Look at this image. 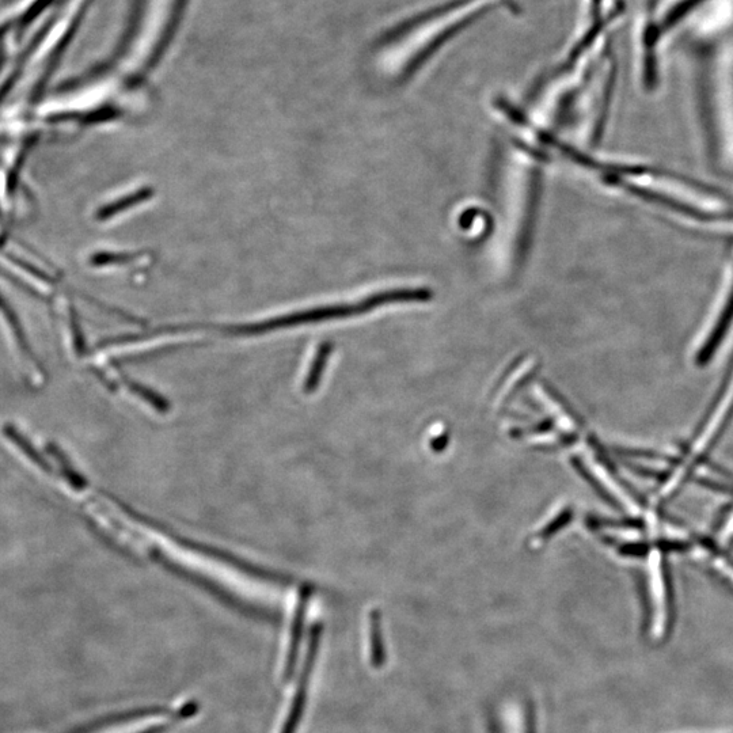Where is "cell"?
I'll use <instances>...</instances> for the list:
<instances>
[{
  "label": "cell",
  "mask_w": 733,
  "mask_h": 733,
  "mask_svg": "<svg viewBox=\"0 0 733 733\" xmlns=\"http://www.w3.org/2000/svg\"><path fill=\"white\" fill-rule=\"evenodd\" d=\"M571 520L572 510H565L564 512H562L561 515H558L552 523L548 524V526H546L545 529L541 531V534H539V538L548 539L549 537H552L553 534H556L557 531H560L562 527H564L565 524L571 522Z\"/></svg>",
  "instance_id": "4"
},
{
  "label": "cell",
  "mask_w": 733,
  "mask_h": 733,
  "mask_svg": "<svg viewBox=\"0 0 733 733\" xmlns=\"http://www.w3.org/2000/svg\"><path fill=\"white\" fill-rule=\"evenodd\" d=\"M332 348V345L325 343L322 344L321 347L318 348L317 353H315L313 366H311L309 374H307L305 385H303V391H305L306 394L314 393V391L317 390L322 374H324L326 363H328L330 352H332Z\"/></svg>",
  "instance_id": "1"
},
{
  "label": "cell",
  "mask_w": 733,
  "mask_h": 733,
  "mask_svg": "<svg viewBox=\"0 0 733 733\" xmlns=\"http://www.w3.org/2000/svg\"><path fill=\"white\" fill-rule=\"evenodd\" d=\"M124 383L132 393L138 394L140 398H143L144 401L148 402V404L153 406L155 410H158L159 413L169 412V402H167L165 398L159 396V394L154 393L153 390L147 389L146 386L139 385V383L128 381V379H124Z\"/></svg>",
  "instance_id": "3"
},
{
  "label": "cell",
  "mask_w": 733,
  "mask_h": 733,
  "mask_svg": "<svg viewBox=\"0 0 733 733\" xmlns=\"http://www.w3.org/2000/svg\"><path fill=\"white\" fill-rule=\"evenodd\" d=\"M151 196L150 189H142V191L131 193V195L121 197L120 200L115 201V203L105 205V207H102L100 212H98V218L101 220L113 218V216L121 214L124 210H129V208L135 207V205H138L139 203H142V201L148 199V197Z\"/></svg>",
  "instance_id": "2"
}]
</instances>
